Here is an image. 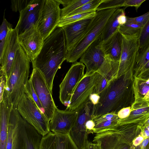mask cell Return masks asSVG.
Here are the masks:
<instances>
[{"instance_id": "obj_20", "label": "cell", "mask_w": 149, "mask_h": 149, "mask_svg": "<svg viewBox=\"0 0 149 149\" xmlns=\"http://www.w3.org/2000/svg\"><path fill=\"white\" fill-rule=\"evenodd\" d=\"M12 108L10 94L5 90L3 100L0 102V149H6L10 117Z\"/></svg>"}, {"instance_id": "obj_35", "label": "cell", "mask_w": 149, "mask_h": 149, "mask_svg": "<svg viewBox=\"0 0 149 149\" xmlns=\"http://www.w3.org/2000/svg\"><path fill=\"white\" fill-rule=\"evenodd\" d=\"M25 89L30 94L39 109L44 114L43 108L34 90L30 78L27 82Z\"/></svg>"}, {"instance_id": "obj_31", "label": "cell", "mask_w": 149, "mask_h": 149, "mask_svg": "<svg viewBox=\"0 0 149 149\" xmlns=\"http://www.w3.org/2000/svg\"><path fill=\"white\" fill-rule=\"evenodd\" d=\"M103 1V0H91L90 1L82 5L66 17L93 10L96 11L97 8Z\"/></svg>"}, {"instance_id": "obj_16", "label": "cell", "mask_w": 149, "mask_h": 149, "mask_svg": "<svg viewBox=\"0 0 149 149\" xmlns=\"http://www.w3.org/2000/svg\"><path fill=\"white\" fill-rule=\"evenodd\" d=\"M45 0H31L29 5L20 13L19 19L15 27L18 34L33 25L37 26Z\"/></svg>"}, {"instance_id": "obj_24", "label": "cell", "mask_w": 149, "mask_h": 149, "mask_svg": "<svg viewBox=\"0 0 149 149\" xmlns=\"http://www.w3.org/2000/svg\"><path fill=\"white\" fill-rule=\"evenodd\" d=\"M124 11L123 9L117 8L110 17L100 37L102 42L106 40L119 29L120 26L118 21V17Z\"/></svg>"}, {"instance_id": "obj_46", "label": "cell", "mask_w": 149, "mask_h": 149, "mask_svg": "<svg viewBox=\"0 0 149 149\" xmlns=\"http://www.w3.org/2000/svg\"><path fill=\"white\" fill-rule=\"evenodd\" d=\"M148 69H149V60L145 64L144 67L141 70V71L140 74H139L138 76H139L143 72H145V71H146V70Z\"/></svg>"}, {"instance_id": "obj_4", "label": "cell", "mask_w": 149, "mask_h": 149, "mask_svg": "<svg viewBox=\"0 0 149 149\" xmlns=\"http://www.w3.org/2000/svg\"><path fill=\"white\" fill-rule=\"evenodd\" d=\"M117 9L96 11L84 36L73 49L67 51L66 59L67 62L74 63L77 62L88 46L101 37L108 20Z\"/></svg>"}, {"instance_id": "obj_33", "label": "cell", "mask_w": 149, "mask_h": 149, "mask_svg": "<svg viewBox=\"0 0 149 149\" xmlns=\"http://www.w3.org/2000/svg\"><path fill=\"white\" fill-rule=\"evenodd\" d=\"M125 0H103L96 11L110 8H118L123 7Z\"/></svg>"}, {"instance_id": "obj_10", "label": "cell", "mask_w": 149, "mask_h": 149, "mask_svg": "<svg viewBox=\"0 0 149 149\" xmlns=\"http://www.w3.org/2000/svg\"><path fill=\"white\" fill-rule=\"evenodd\" d=\"M30 78L41 103L44 115L49 121L57 108L52 97V93L43 75L38 69L33 68Z\"/></svg>"}, {"instance_id": "obj_32", "label": "cell", "mask_w": 149, "mask_h": 149, "mask_svg": "<svg viewBox=\"0 0 149 149\" xmlns=\"http://www.w3.org/2000/svg\"><path fill=\"white\" fill-rule=\"evenodd\" d=\"M12 29V24L7 21L4 16L3 22L0 27V56L2 53L8 33Z\"/></svg>"}, {"instance_id": "obj_5", "label": "cell", "mask_w": 149, "mask_h": 149, "mask_svg": "<svg viewBox=\"0 0 149 149\" xmlns=\"http://www.w3.org/2000/svg\"><path fill=\"white\" fill-rule=\"evenodd\" d=\"M17 109L22 117L42 136L50 131L49 121L25 89L19 100Z\"/></svg>"}, {"instance_id": "obj_45", "label": "cell", "mask_w": 149, "mask_h": 149, "mask_svg": "<svg viewBox=\"0 0 149 149\" xmlns=\"http://www.w3.org/2000/svg\"><path fill=\"white\" fill-rule=\"evenodd\" d=\"M143 137L142 136H139L136 137L133 141V144L136 146L139 145L143 140Z\"/></svg>"}, {"instance_id": "obj_6", "label": "cell", "mask_w": 149, "mask_h": 149, "mask_svg": "<svg viewBox=\"0 0 149 149\" xmlns=\"http://www.w3.org/2000/svg\"><path fill=\"white\" fill-rule=\"evenodd\" d=\"M122 35L121 55L119 61L116 63L113 68L111 74L113 79L118 78L127 73L133 74L139 49V37L123 34Z\"/></svg>"}, {"instance_id": "obj_29", "label": "cell", "mask_w": 149, "mask_h": 149, "mask_svg": "<svg viewBox=\"0 0 149 149\" xmlns=\"http://www.w3.org/2000/svg\"><path fill=\"white\" fill-rule=\"evenodd\" d=\"M96 13V10H93L69 16L61 17L57 27H61L72 23L84 19L93 18L95 15Z\"/></svg>"}, {"instance_id": "obj_3", "label": "cell", "mask_w": 149, "mask_h": 149, "mask_svg": "<svg viewBox=\"0 0 149 149\" xmlns=\"http://www.w3.org/2000/svg\"><path fill=\"white\" fill-rule=\"evenodd\" d=\"M31 62L20 45L16 53L9 77L6 80L5 87L10 93L13 109H17L20 98L25 92Z\"/></svg>"}, {"instance_id": "obj_38", "label": "cell", "mask_w": 149, "mask_h": 149, "mask_svg": "<svg viewBox=\"0 0 149 149\" xmlns=\"http://www.w3.org/2000/svg\"><path fill=\"white\" fill-rule=\"evenodd\" d=\"M146 0H125L123 7H134L137 11L141 4Z\"/></svg>"}, {"instance_id": "obj_12", "label": "cell", "mask_w": 149, "mask_h": 149, "mask_svg": "<svg viewBox=\"0 0 149 149\" xmlns=\"http://www.w3.org/2000/svg\"><path fill=\"white\" fill-rule=\"evenodd\" d=\"M18 30L13 29L7 34L1 55L0 56V71L8 80L10 76L16 53L20 45Z\"/></svg>"}, {"instance_id": "obj_11", "label": "cell", "mask_w": 149, "mask_h": 149, "mask_svg": "<svg viewBox=\"0 0 149 149\" xmlns=\"http://www.w3.org/2000/svg\"><path fill=\"white\" fill-rule=\"evenodd\" d=\"M85 67L80 62L73 63L60 84L59 99L63 104L70 101L75 89L84 75Z\"/></svg>"}, {"instance_id": "obj_22", "label": "cell", "mask_w": 149, "mask_h": 149, "mask_svg": "<svg viewBox=\"0 0 149 149\" xmlns=\"http://www.w3.org/2000/svg\"><path fill=\"white\" fill-rule=\"evenodd\" d=\"M133 85L135 98L149 102V69L134 77Z\"/></svg>"}, {"instance_id": "obj_26", "label": "cell", "mask_w": 149, "mask_h": 149, "mask_svg": "<svg viewBox=\"0 0 149 149\" xmlns=\"http://www.w3.org/2000/svg\"><path fill=\"white\" fill-rule=\"evenodd\" d=\"M97 72V73L93 93L100 95L109 86L112 79L110 74L109 73Z\"/></svg>"}, {"instance_id": "obj_23", "label": "cell", "mask_w": 149, "mask_h": 149, "mask_svg": "<svg viewBox=\"0 0 149 149\" xmlns=\"http://www.w3.org/2000/svg\"><path fill=\"white\" fill-rule=\"evenodd\" d=\"M95 126L93 133H97L114 127L119 123L120 119L117 113L112 112L108 113L93 119Z\"/></svg>"}, {"instance_id": "obj_44", "label": "cell", "mask_w": 149, "mask_h": 149, "mask_svg": "<svg viewBox=\"0 0 149 149\" xmlns=\"http://www.w3.org/2000/svg\"><path fill=\"white\" fill-rule=\"evenodd\" d=\"M127 17L126 16L125 11L121 14L118 17V21L121 26L125 24L127 22Z\"/></svg>"}, {"instance_id": "obj_17", "label": "cell", "mask_w": 149, "mask_h": 149, "mask_svg": "<svg viewBox=\"0 0 149 149\" xmlns=\"http://www.w3.org/2000/svg\"><path fill=\"white\" fill-rule=\"evenodd\" d=\"M78 111H71L66 108L65 110L56 108L52 118L49 121L50 132L68 134L75 124Z\"/></svg>"}, {"instance_id": "obj_34", "label": "cell", "mask_w": 149, "mask_h": 149, "mask_svg": "<svg viewBox=\"0 0 149 149\" xmlns=\"http://www.w3.org/2000/svg\"><path fill=\"white\" fill-rule=\"evenodd\" d=\"M139 49H142L149 44V17L143 26L139 37Z\"/></svg>"}, {"instance_id": "obj_42", "label": "cell", "mask_w": 149, "mask_h": 149, "mask_svg": "<svg viewBox=\"0 0 149 149\" xmlns=\"http://www.w3.org/2000/svg\"><path fill=\"white\" fill-rule=\"evenodd\" d=\"M95 126V124L93 119L88 120L86 123V126L88 134L93 133V130Z\"/></svg>"}, {"instance_id": "obj_49", "label": "cell", "mask_w": 149, "mask_h": 149, "mask_svg": "<svg viewBox=\"0 0 149 149\" xmlns=\"http://www.w3.org/2000/svg\"><path fill=\"white\" fill-rule=\"evenodd\" d=\"M147 129L149 130V126L147 127Z\"/></svg>"}, {"instance_id": "obj_27", "label": "cell", "mask_w": 149, "mask_h": 149, "mask_svg": "<svg viewBox=\"0 0 149 149\" xmlns=\"http://www.w3.org/2000/svg\"><path fill=\"white\" fill-rule=\"evenodd\" d=\"M149 60V44L142 49H139L135 62L133 75L138 76L145 64Z\"/></svg>"}, {"instance_id": "obj_9", "label": "cell", "mask_w": 149, "mask_h": 149, "mask_svg": "<svg viewBox=\"0 0 149 149\" xmlns=\"http://www.w3.org/2000/svg\"><path fill=\"white\" fill-rule=\"evenodd\" d=\"M95 105L89 100L78 110L76 120L70 135L79 149H82L88 140V134L86 126V121L93 119Z\"/></svg>"}, {"instance_id": "obj_48", "label": "cell", "mask_w": 149, "mask_h": 149, "mask_svg": "<svg viewBox=\"0 0 149 149\" xmlns=\"http://www.w3.org/2000/svg\"><path fill=\"white\" fill-rule=\"evenodd\" d=\"M145 136L148 137L149 136V130L147 129L145 130L144 132Z\"/></svg>"}, {"instance_id": "obj_36", "label": "cell", "mask_w": 149, "mask_h": 149, "mask_svg": "<svg viewBox=\"0 0 149 149\" xmlns=\"http://www.w3.org/2000/svg\"><path fill=\"white\" fill-rule=\"evenodd\" d=\"M31 0H14L11 1V8L15 12L19 13L30 3Z\"/></svg>"}, {"instance_id": "obj_19", "label": "cell", "mask_w": 149, "mask_h": 149, "mask_svg": "<svg viewBox=\"0 0 149 149\" xmlns=\"http://www.w3.org/2000/svg\"><path fill=\"white\" fill-rule=\"evenodd\" d=\"M39 149H79L69 133L50 131L42 138Z\"/></svg>"}, {"instance_id": "obj_43", "label": "cell", "mask_w": 149, "mask_h": 149, "mask_svg": "<svg viewBox=\"0 0 149 149\" xmlns=\"http://www.w3.org/2000/svg\"><path fill=\"white\" fill-rule=\"evenodd\" d=\"M100 99V96L99 95L93 93L91 94L89 97L90 101L95 106L99 103Z\"/></svg>"}, {"instance_id": "obj_47", "label": "cell", "mask_w": 149, "mask_h": 149, "mask_svg": "<svg viewBox=\"0 0 149 149\" xmlns=\"http://www.w3.org/2000/svg\"><path fill=\"white\" fill-rule=\"evenodd\" d=\"M149 141V137L143 140L142 143V147L145 148L147 145Z\"/></svg>"}, {"instance_id": "obj_28", "label": "cell", "mask_w": 149, "mask_h": 149, "mask_svg": "<svg viewBox=\"0 0 149 149\" xmlns=\"http://www.w3.org/2000/svg\"><path fill=\"white\" fill-rule=\"evenodd\" d=\"M91 0H58L62 4L63 8L61 9V17L67 16L79 7L89 2Z\"/></svg>"}, {"instance_id": "obj_1", "label": "cell", "mask_w": 149, "mask_h": 149, "mask_svg": "<svg viewBox=\"0 0 149 149\" xmlns=\"http://www.w3.org/2000/svg\"><path fill=\"white\" fill-rule=\"evenodd\" d=\"M67 53L64 30L57 27L44 40L40 53L31 61L33 68L40 71L52 93L54 77L66 60Z\"/></svg>"}, {"instance_id": "obj_7", "label": "cell", "mask_w": 149, "mask_h": 149, "mask_svg": "<svg viewBox=\"0 0 149 149\" xmlns=\"http://www.w3.org/2000/svg\"><path fill=\"white\" fill-rule=\"evenodd\" d=\"M17 123L13 149H39L42 136L22 117L18 111Z\"/></svg>"}, {"instance_id": "obj_13", "label": "cell", "mask_w": 149, "mask_h": 149, "mask_svg": "<svg viewBox=\"0 0 149 149\" xmlns=\"http://www.w3.org/2000/svg\"><path fill=\"white\" fill-rule=\"evenodd\" d=\"M97 72L84 75L75 89L70 100L71 111H78L89 100V97L93 93Z\"/></svg>"}, {"instance_id": "obj_25", "label": "cell", "mask_w": 149, "mask_h": 149, "mask_svg": "<svg viewBox=\"0 0 149 149\" xmlns=\"http://www.w3.org/2000/svg\"><path fill=\"white\" fill-rule=\"evenodd\" d=\"M17 109H12L10 116L6 149H13L14 139L17 128Z\"/></svg>"}, {"instance_id": "obj_15", "label": "cell", "mask_w": 149, "mask_h": 149, "mask_svg": "<svg viewBox=\"0 0 149 149\" xmlns=\"http://www.w3.org/2000/svg\"><path fill=\"white\" fill-rule=\"evenodd\" d=\"M100 37L91 43L80 58V62L86 67L85 75L97 72L103 63L105 55L101 47Z\"/></svg>"}, {"instance_id": "obj_39", "label": "cell", "mask_w": 149, "mask_h": 149, "mask_svg": "<svg viewBox=\"0 0 149 149\" xmlns=\"http://www.w3.org/2000/svg\"><path fill=\"white\" fill-rule=\"evenodd\" d=\"M0 102L3 100L5 89L6 82V78L3 73L0 71Z\"/></svg>"}, {"instance_id": "obj_37", "label": "cell", "mask_w": 149, "mask_h": 149, "mask_svg": "<svg viewBox=\"0 0 149 149\" xmlns=\"http://www.w3.org/2000/svg\"><path fill=\"white\" fill-rule=\"evenodd\" d=\"M149 17V11L141 15L135 17H127L126 23H134L143 26Z\"/></svg>"}, {"instance_id": "obj_8", "label": "cell", "mask_w": 149, "mask_h": 149, "mask_svg": "<svg viewBox=\"0 0 149 149\" xmlns=\"http://www.w3.org/2000/svg\"><path fill=\"white\" fill-rule=\"evenodd\" d=\"M58 0H45L37 28L44 40L57 27L61 17Z\"/></svg>"}, {"instance_id": "obj_50", "label": "cell", "mask_w": 149, "mask_h": 149, "mask_svg": "<svg viewBox=\"0 0 149 149\" xmlns=\"http://www.w3.org/2000/svg\"><path fill=\"white\" fill-rule=\"evenodd\" d=\"M123 149H127V147L124 148Z\"/></svg>"}, {"instance_id": "obj_14", "label": "cell", "mask_w": 149, "mask_h": 149, "mask_svg": "<svg viewBox=\"0 0 149 149\" xmlns=\"http://www.w3.org/2000/svg\"><path fill=\"white\" fill-rule=\"evenodd\" d=\"M18 39L20 45L31 62L40 53L44 41L37 26L33 25L19 35Z\"/></svg>"}, {"instance_id": "obj_30", "label": "cell", "mask_w": 149, "mask_h": 149, "mask_svg": "<svg viewBox=\"0 0 149 149\" xmlns=\"http://www.w3.org/2000/svg\"><path fill=\"white\" fill-rule=\"evenodd\" d=\"M143 26L136 24L126 23L120 26L119 30L123 34L139 37Z\"/></svg>"}, {"instance_id": "obj_41", "label": "cell", "mask_w": 149, "mask_h": 149, "mask_svg": "<svg viewBox=\"0 0 149 149\" xmlns=\"http://www.w3.org/2000/svg\"><path fill=\"white\" fill-rule=\"evenodd\" d=\"M82 149H102L100 143L99 141L92 142L88 140Z\"/></svg>"}, {"instance_id": "obj_21", "label": "cell", "mask_w": 149, "mask_h": 149, "mask_svg": "<svg viewBox=\"0 0 149 149\" xmlns=\"http://www.w3.org/2000/svg\"><path fill=\"white\" fill-rule=\"evenodd\" d=\"M122 34L118 29L106 40L102 42V48L105 56H108L112 61H119L122 52Z\"/></svg>"}, {"instance_id": "obj_18", "label": "cell", "mask_w": 149, "mask_h": 149, "mask_svg": "<svg viewBox=\"0 0 149 149\" xmlns=\"http://www.w3.org/2000/svg\"><path fill=\"white\" fill-rule=\"evenodd\" d=\"M93 18L80 20L61 27L64 32L67 51L73 49L84 36Z\"/></svg>"}, {"instance_id": "obj_2", "label": "cell", "mask_w": 149, "mask_h": 149, "mask_svg": "<svg viewBox=\"0 0 149 149\" xmlns=\"http://www.w3.org/2000/svg\"><path fill=\"white\" fill-rule=\"evenodd\" d=\"M133 80L125 74L112 80L109 86L100 95L99 103L95 106L93 119L108 113H117L127 107L129 100V81Z\"/></svg>"}, {"instance_id": "obj_40", "label": "cell", "mask_w": 149, "mask_h": 149, "mask_svg": "<svg viewBox=\"0 0 149 149\" xmlns=\"http://www.w3.org/2000/svg\"><path fill=\"white\" fill-rule=\"evenodd\" d=\"M131 111V108L130 107H124L120 110L117 113V115L119 118L124 119L129 116Z\"/></svg>"}]
</instances>
